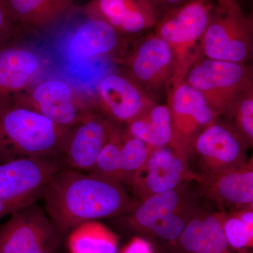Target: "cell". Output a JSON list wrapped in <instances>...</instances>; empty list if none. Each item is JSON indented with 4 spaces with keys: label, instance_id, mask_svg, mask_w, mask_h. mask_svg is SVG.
Returning <instances> with one entry per match:
<instances>
[{
    "label": "cell",
    "instance_id": "ac0fdd59",
    "mask_svg": "<svg viewBox=\"0 0 253 253\" xmlns=\"http://www.w3.org/2000/svg\"><path fill=\"white\" fill-rule=\"evenodd\" d=\"M205 194L221 211H238L253 206V162L250 158L242 168L215 175H201Z\"/></svg>",
    "mask_w": 253,
    "mask_h": 253
},
{
    "label": "cell",
    "instance_id": "5bb4252c",
    "mask_svg": "<svg viewBox=\"0 0 253 253\" xmlns=\"http://www.w3.org/2000/svg\"><path fill=\"white\" fill-rule=\"evenodd\" d=\"M117 126L99 110L85 115L70 129L62 156L65 166L89 172Z\"/></svg>",
    "mask_w": 253,
    "mask_h": 253
},
{
    "label": "cell",
    "instance_id": "3957f363",
    "mask_svg": "<svg viewBox=\"0 0 253 253\" xmlns=\"http://www.w3.org/2000/svg\"><path fill=\"white\" fill-rule=\"evenodd\" d=\"M201 56L246 63L252 59L253 20L236 0H217L200 42Z\"/></svg>",
    "mask_w": 253,
    "mask_h": 253
},
{
    "label": "cell",
    "instance_id": "f546056e",
    "mask_svg": "<svg viewBox=\"0 0 253 253\" xmlns=\"http://www.w3.org/2000/svg\"><path fill=\"white\" fill-rule=\"evenodd\" d=\"M6 215H8L6 208H5L4 205L0 201V219H2Z\"/></svg>",
    "mask_w": 253,
    "mask_h": 253
},
{
    "label": "cell",
    "instance_id": "f1b7e54d",
    "mask_svg": "<svg viewBox=\"0 0 253 253\" xmlns=\"http://www.w3.org/2000/svg\"><path fill=\"white\" fill-rule=\"evenodd\" d=\"M121 253H153L152 246L146 240L135 237L123 248Z\"/></svg>",
    "mask_w": 253,
    "mask_h": 253
},
{
    "label": "cell",
    "instance_id": "9a60e30c",
    "mask_svg": "<svg viewBox=\"0 0 253 253\" xmlns=\"http://www.w3.org/2000/svg\"><path fill=\"white\" fill-rule=\"evenodd\" d=\"M156 101L126 73H111L99 84L96 109L116 124H127Z\"/></svg>",
    "mask_w": 253,
    "mask_h": 253
},
{
    "label": "cell",
    "instance_id": "8992f818",
    "mask_svg": "<svg viewBox=\"0 0 253 253\" xmlns=\"http://www.w3.org/2000/svg\"><path fill=\"white\" fill-rule=\"evenodd\" d=\"M204 96L211 109L223 117L238 98L253 88L252 68L200 56L191 65L184 81Z\"/></svg>",
    "mask_w": 253,
    "mask_h": 253
},
{
    "label": "cell",
    "instance_id": "ffe728a7",
    "mask_svg": "<svg viewBox=\"0 0 253 253\" xmlns=\"http://www.w3.org/2000/svg\"><path fill=\"white\" fill-rule=\"evenodd\" d=\"M179 239L186 253H247L231 249L214 213L195 214Z\"/></svg>",
    "mask_w": 253,
    "mask_h": 253
},
{
    "label": "cell",
    "instance_id": "30bf717a",
    "mask_svg": "<svg viewBox=\"0 0 253 253\" xmlns=\"http://www.w3.org/2000/svg\"><path fill=\"white\" fill-rule=\"evenodd\" d=\"M172 139L169 146L189 158L195 138L219 118L199 91L185 81L167 93Z\"/></svg>",
    "mask_w": 253,
    "mask_h": 253
},
{
    "label": "cell",
    "instance_id": "484cf974",
    "mask_svg": "<svg viewBox=\"0 0 253 253\" xmlns=\"http://www.w3.org/2000/svg\"><path fill=\"white\" fill-rule=\"evenodd\" d=\"M223 117L238 133L248 148L253 144V88L241 95Z\"/></svg>",
    "mask_w": 253,
    "mask_h": 253
},
{
    "label": "cell",
    "instance_id": "5b68a950",
    "mask_svg": "<svg viewBox=\"0 0 253 253\" xmlns=\"http://www.w3.org/2000/svg\"><path fill=\"white\" fill-rule=\"evenodd\" d=\"M208 0H190L158 20L154 33L167 42L174 53L176 71L172 87L184 81L189 68L200 56V42L213 7Z\"/></svg>",
    "mask_w": 253,
    "mask_h": 253
},
{
    "label": "cell",
    "instance_id": "277c9868",
    "mask_svg": "<svg viewBox=\"0 0 253 253\" xmlns=\"http://www.w3.org/2000/svg\"><path fill=\"white\" fill-rule=\"evenodd\" d=\"M137 39L128 42L124 51L113 61L157 102L172 87L175 57L167 42L154 32Z\"/></svg>",
    "mask_w": 253,
    "mask_h": 253
},
{
    "label": "cell",
    "instance_id": "d6986e66",
    "mask_svg": "<svg viewBox=\"0 0 253 253\" xmlns=\"http://www.w3.org/2000/svg\"><path fill=\"white\" fill-rule=\"evenodd\" d=\"M129 41L107 23L87 18L75 32L68 50L75 59L103 56H111L113 59L124 51Z\"/></svg>",
    "mask_w": 253,
    "mask_h": 253
},
{
    "label": "cell",
    "instance_id": "44dd1931",
    "mask_svg": "<svg viewBox=\"0 0 253 253\" xmlns=\"http://www.w3.org/2000/svg\"><path fill=\"white\" fill-rule=\"evenodd\" d=\"M129 135L152 147L169 146L172 139L170 113L167 104L157 102L126 125Z\"/></svg>",
    "mask_w": 253,
    "mask_h": 253
},
{
    "label": "cell",
    "instance_id": "603a6c76",
    "mask_svg": "<svg viewBox=\"0 0 253 253\" xmlns=\"http://www.w3.org/2000/svg\"><path fill=\"white\" fill-rule=\"evenodd\" d=\"M120 236L102 223L86 221L70 231V253H117Z\"/></svg>",
    "mask_w": 253,
    "mask_h": 253
},
{
    "label": "cell",
    "instance_id": "ba28073f",
    "mask_svg": "<svg viewBox=\"0 0 253 253\" xmlns=\"http://www.w3.org/2000/svg\"><path fill=\"white\" fill-rule=\"evenodd\" d=\"M66 168L59 157L21 158L0 163V201L7 214L42 199L53 176Z\"/></svg>",
    "mask_w": 253,
    "mask_h": 253
},
{
    "label": "cell",
    "instance_id": "9c48e42d",
    "mask_svg": "<svg viewBox=\"0 0 253 253\" xmlns=\"http://www.w3.org/2000/svg\"><path fill=\"white\" fill-rule=\"evenodd\" d=\"M0 225V253H56L63 236L36 203L20 208Z\"/></svg>",
    "mask_w": 253,
    "mask_h": 253
},
{
    "label": "cell",
    "instance_id": "7402d4cb",
    "mask_svg": "<svg viewBox=\"0 0 253 253\" xmlns=\"http://www.w3.org/2000/svg\"><path fill=\"white\" fill-rule=\"evenodd\" d=\"M18 26L41 29L52 24L72 8L73 0H7Z\"/></svg>",
    "mask_w": 253,
    "mask_h": 253
},
{
    "label": "cell",
    "instance_id": "7a4b0ae2",
    "mask_svg": "<svg viewBox=\"0 0 253 253\" xmlns=\"http://www.w3.org/2000/svg\"><path fill=\"white\" fill-rule=\"evenodd\" d=\"M71 128L11 101L0 104V163L21 158H62Z\"/></svg>",
    "mask_w": 253,
    "mask_h": 253
},
{
    "label": "cell",
    "instance_id": "7c38bea8",
    "mask_svg": "<svg viewBox=\"0 0 253 253\" xmlns=\"http://www.w3.org/2000/svg\"><path fill=\"white\" fill-rule=\"evenodd\" d=\"M10 101L68 128L72 127L85 115L97 110L81 102L67 83L56 79L31 85Z\"/></svg>",
    "mask_w": 253,
    "mask_h": 253
},
{
    "label": "cell",
    "instance_id": "2e32d148",
    "mask_svg": "<svg viewBox=\"0 0 253 253\" xmlns=\"http://www.w3.org/2000/svg\"><path fill=\"white\" fill-rule=\"evenodd\" d=\"M82 11L86 18L107 23L129 41L154 28L158 20L147 0H91Z\"/></svg>",
    "mask_w": 253,
    "mask_h": 253
},
{
    "label": "cell",
    "instance_id": "52a82bcc",
    "mask_svg": "<svg viewBox=\"0 0 253 253\" xmlns=\"http://www.w3.org/2000/svg\"><path fill=\"white\" fill-rule=\"evenodd\" d=\"M188 183L144 200L133 208V212H127L130 214L121 218L120 224L166 241L179 239L195 215L194 207L186 189Z\"/></svg>",
    "mask_w": 253,
    "mask_h": 253
},
{
    "label": "cell",
    "instance_id": "e0dca14e",
    "mask_svg": "<svg viewBox=\"0 0 253 253\" xmlns=\"http://www.w3.org/2000/svg\"><path fill=\"white\" fill-rule=\"evenodd\" d=\"M42 68L39 55L11 42L0 47V104L32 85Z\"/></svg>",
    "mask_w": 253,
    "mask_h": 253
},
{
    "label": "cell",
    "instance_id": "cb8c5ba5",
    "mask_svg": "<svg viewBox=\"0 0 253 253\" xmlns=\"http://www.w3.org/2000/svg\"><path fill=\"white\" fill-rule=\"evenodd\" d=\"M231 249L245 252L253 246V206L214 212Z\"/></svg>",
    "mask_w": 253,
    "mask_h": 253
},
{
    "label": "cell",
    "instance_id": "4fadbf2b",
    "mask_svg": "<svg viewBox=\"0 0 253 253\" xmlns=\"http://www.w3.org/2000/svg\"><path fill=\"white\" fill-rule=\"evenodd\" d=\"M188 160L170 146L153 148L129 186L144 201L191 181L200 182L201 175L190 169Z\"/></svg>",
    "mask_w": 253,
    "mask_h": 253
},
{
    "label": "cell",
    "instance_id": "d4e9b609",
    "mask_svg": "<svg viewBox=\"0 0 253 253\" xmlns=\"http://www.w3.org/2000/svg\"><path fill=\"white\" fill-rule=\"evenodd\" d=\"M152 146L129 135L126 129L118 150L117 163L119 182L129 186L137 171L149 157Z\"/></svg>",
    "mask_w": 253,
    "mask_h": 253
},
{
    "label": "cell",
    "instance_id": "4316f807",
    "mask_svg": "<svg viewBox=\"0 0 253 253\" xmlns=\"http://www.w3.org/2000/svg\"><path fill=\"white\" fill-rule=\"evenodd\" d=\"M18 28L7 0H0V47L12 42Z\"/></svg>",
    "mask_w": 253,
    "mask_h": 253
},
{
    "label": "cell",
    "instance_id": "6da1fadb",
    "mask_svg": "<svg viewBox=\"0 0 253 253\" xmlns=\"http://www.w3.org/2000/svg\"><path fill=\"white\" fill-rule=\"evenodd\" d=\"M42 199L63 236L86 221L119 217L136 206L117 181L68 168L54 174Z\"/></svg>",
    "mask_w": 253,
    "mask_h": 253
},
{
    "label": "cell",
    "instance_id": "83f0119b",
    "mask_svg": "<svg viewBox=\"0 0 253 253\" xmlns=\"http://www.w3.org/2000/svg\"><path fill=\"white\" fill-rule=\"evenodd\" d=\"M147 1L154 8L159 19L166 13L185 4L190 0H147Z\"/></svg>",
    "mask_w": 253,
    "mask_h": 253
},
{
    "label": "cell",
    "instance_id": "8fae6325",
    "mask_svg": "<svg viewBox=\"0 0 253 253\" xmlns=\"http://www.w3.org/2000/svg\"><path fill=\"white\" fill-rule=\"evenodd\" d=\"M248 149L238 133L218 118L195 138L192 154L197 156L203 176H211L242 168L249 161Z\"/></svg>",
    "mask_w": 253,
    "mask_h": 253
}]
</instances>
